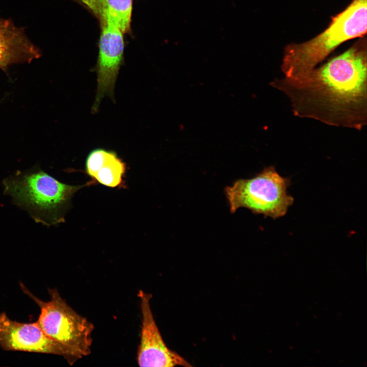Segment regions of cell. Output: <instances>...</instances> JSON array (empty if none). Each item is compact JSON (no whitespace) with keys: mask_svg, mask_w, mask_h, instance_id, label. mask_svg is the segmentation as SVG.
I'll return each mask as SVG.
<instances>
[{"mask_svg":"<svg viewBox=\"0 0 367 367\" xmlns=\"http://www.w3.org/2000/svg\"><path fill=\"white\" fill-rule=\"evenodd\" d=\"M270 84L287 97L294 116L361 130L367 124L366 39L305 73Z\"/></svg>","mask_w":367,"mask_h":367,"instance_id":"6da1fadb","label":"cell"},{"mask_svg":"<svg viewBox=\"0 0 367 367\" xmlns=\"http://www.w3.org/2000/svg\"><path fill=\"white\" fill-rule=\"evenodd\" d=\"M113 151L102 148H97L91 151L88 154L86 161L87 173L94 178L98 171L101 168Z\"/></svg>","mask_w":367,"mask_h":367,"instance_id":"7c38bea8","label":"cell"},{"mask_svg":"<svg viewBox=\"0 0 367 367\" xmlns=\"http://www.w3.org/2000/svg\"><path fill=\"white\" fill-rule=\"evenodd\" d=\"M20 287L40 308L37 324L45 334L65 349L70 364L90 354L94 325L73 310L56 289L48 290L50 299L45 302L33 295L21 282Z\"/></svg>","mask_w":367,"mask_h":367,"instance_id":"277c9868","label":"cell"},{"mask_svg":"<svg viewBox=\"0 0 367 367\" xmlns=\"http://www.w3.org/2000/svg\"><path fill=\"white\" fill-rule=\"evenodd\" d=\"M132 9V0H105L101 25H109L123 34L129 33Z\"/></svg>","mask_w":367,"mask_h":367,"instance_id":"30bf717a","label":"cell"},{"mask_svg":"<svg viewBox=\"0 0 367 367\" xmlns=\"http://www.w3.org/2000/svg\"><path fill=\"white\" fill-rule=\"evenodd\" d=\"M125 170V163L118 157L115 152L113 151L94 179L106 186L117 187L121 184Z\"/></svg>","mask_w":367,"mask_h":367,"instance_id":"8fae6325","label":"cell"},{"mask_svg":"<svg viewBox=\"0 0 367 367\" xmlns=\"http://www.w3.org/2000/svg\"><path fill=\"white\" fill-rule=\"evenodd\" d=\"M0 347L5 351L54 354L69 359L65 349L45 334L36 322L13 321L5 312L0 313Z\"/></svg>","mask_w":367,"mask_h":367,"instance_id":"52a82bcc","label":"cell"},{"mask_svg":"<svg viewBox=\"0 0 367 367\" xmlns=\"http://www.w3.org/2000/svg\"><path fill=\"white\" fill-rule=\"evenodd\" d=\"M40 50L26 35L24 29L0 17V68L6 70L14 64L30 62L41 57Z\"/></svg>","mask_w":367,"mask_h":367,"instance_id":"9c48e42d","label":"cell"},{"mask_svg":"<svg viewBox=\"0 0 367 367\" xmlns=\"http://www.w3.org/2000/svg\"><path fill=\"white\" fill-rule=\"evenodd\" d=\"M4 193L12 202L28 212L33 220L50 226L62 220V210L83 186L62 183L39 169L17 172L4 179Z\"/></svg>","mask_w":367,"mask_h":367,"instance_id":"3957f363","label":"cell"},{"mask_svg":"<svg viewBox=\"0 0 367 367\" xmlns=\"http://www.w3.org/2000/svg\"><path fill=\"white\" fill-rule=\"evenodd\" d=\"M366 1L353 0L344 10L332 18L322 33L309 41L286 45L281 64L284 76L296 77L310 71L341 44L365 34Z\"/></svg>","mask_w":367,"mask_h":367,"instance_id":"7a4b0ae2","label":"cell"},{"mask_svg":"<svg viewBox=\"0 0 367 367\" xmlns=\"http://www.w3.org/2000/svg\"><path fill=\"white\" fill-rule=\"evenodd\" d=\"M142 313L141 340L137 362L140 366H191L180 355L166 346L154 319L150 300L151 295L140 290Z\"/></svg>","mask_w":367,"mask_h":367,"instance_id":"8992f818","label":"cell"},{"mask_svg":"<svg viewBox=\"0 0 367 367\" xmlns=\"http://www.w3.org/2000/svg\"><path fill=\"white\" fill-rule=\"evenodd\" d=\"M289 178L282 176L274 166L267 167L252 178L236 180L225 188L231 213L246 208L274 219L286 215L294 198L287 192Z\"/></svg>","mask_w":367,"mask_h":367,"instance_id":"5b68a950","label":"cell"},{"mask_svg":"<svg viewBox=\"0 0 367 367\" xmlns=\"http://www.w3.org/2000/svg\"><path fill=\"white\" fill-rule=\"evenodd\" d=\"M83 5L98 19L101 16L105 0H73Z\"/></svg>","mask_w":367,"mask_h":367,"instance_id":"4fadbf2b","label":"cell"},{"mask_svg":"<svg viewBox=\"0 0 367 367\" xmlns=\"http://www.w3.org/2000/svg\"><path fill=\"white\" fill-rule=\"evenodd\" d=\"M123 34L109 25H101L96 65L97 89L92 112L96 113L103 97L114 98V88L123 62Z\"/></svg>","mask_w":367,"mask_h":367,"instance_id":"ba28073f","label":"cell"}]
</instances>
